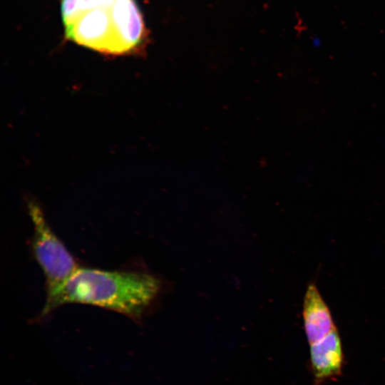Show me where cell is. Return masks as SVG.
Listing matches in <instances>:
<instances>
[{
	"mask_svg": "<svg viewBox=\"0 0 385 385\" xmlns=\"http://www.w3.org/2000/svg\"><path fill=\"white\" fill-rule=\"evenodd\" d=\"M166 289L159 277L141 271H106L78 267L46 294L41 317L61 305L80 303L118 312L139 321Z\"/></svg>",
	"mask_w": 385,
	"mask_h": 385,
	"instance_id": "obj_1",
	"label": "cell"
},
{
	"mask_svg": "<svg viewBox=\"0 0 385 385\" xmlns=\"http://www.w3.org/2000/svg\"><path fill=\"white\" fill-rule=\"evenodd\" d=\"M34 226L32 248L46 277V294L62 285L79 267L64 244L52 231L40 205L27 202Z\"/></svg>",
	"mask_w": 385,
	"mask_h": 385,
	"instance_id": "obj_2",
	"label": "cell"
},
{
	"mask_svg": "<svg viewBox=\"0 0 385 385\" xmlns=\"http://www.w3.org/2000/svg\"><path fill=\"white\" fill-rule=\"evenodd\" d=\"M65 36L103 54L120 56L109 9H96L83 12L76 22L65 31Z\"/></svg>",
	"mask_w": 385,
	"mask_h": 385,
	"instance_id": "obj_3",
	"label": "cell"
},
{
	"mask_svg": "<svg viewBox=\"0 0 385 385\" xmlns=\"http://www.w3.org/2000/svg\"><path fill=\"white\" fill-rule=\"evenodd\" d=\"M120 55L142 52L148 33L135 0H115L109 9Z\"/></svg>",
	"mask_w": 385,
	"mask_h": 385,
	"instance_id": "obj_4",
	"label": "cell"
},
{
	"mask_svg": "<svg viewBox=\"0 0 385 385\" xmlns=\"http://www.w3.org/2000/svg\"><path fill=\"white\" fill-rule=\"evenodd\" d=\"M310 363L318 384L341 374L344 354L337 327L321 340L310 344Z\"/></svg>",
	"mask_w": 385,
	"mask_h": 385,
	"instance_id": "obj_5",
	"label": "cell"
},
{
	"mask_svg": "<svg viewBox=\"0 0 385 385\" xmlns=\"http://www.w3.org/2000/svg\"><path fill=\"white\" fill-rule=\"evenodd\" d=\"M303 319L309 344L321 340L336 328L330 310L314 284H309L305 292Z\"/></svg>",
	"mask_w": 385,
	"mask_h": 385,
	"instance_id": "obj_6",
	"label": "cell"
},
{
	"mask_svg": "<svg viewBox=\"0 0 385 385\" xmlns=\"http://www.w3.org/2000/svg\"><path fill=\"white\" fill-rule=\"evenodd\" d=\"M61 11L64 29H69L83 14L81 0H61Z\"/></svg>",
	"mask_w": 385,
	"mask_h": 385,
	"instance_id": "obj_7",
	"label": "cell"
},
{
	"mask_svg": "<svg viewBox=\"0 0 385 385\" xmlns=\"http://www.w3.org/2000/svg\"><path fill=\"white\" fill-rule=\"evenodd\" d=\"M115 1V0H81V7L83 12L96 9H109Z\"/></svg>",
	"mask_w": 385,
	"mask_h": 385,
	"instance_id": "obj_8",
	"label": "cell"
}]
</instances>
